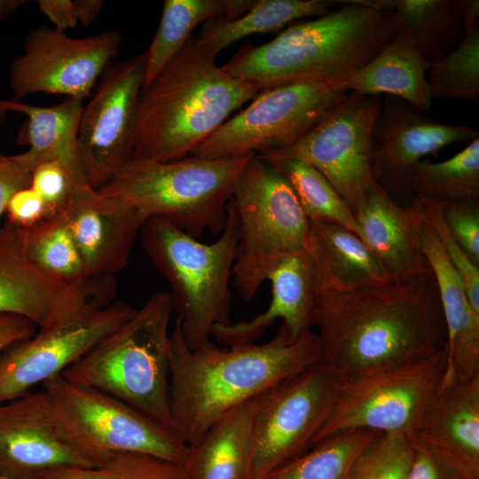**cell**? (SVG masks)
<instances>
[{
	"label": "cell",
	"instance_id": "obj_13",
	"mask_svg": "<svg viewBox=\"0 0 479 479\" xmlns=\"http://www.w3.org/2000/svg\"><path fill=\"white\" fill-rule=\"evenodd\" d=\"M122 40L117 30L75 38L54 27L35 28L11 65L15 100L42 92L83 101L118 55Z\"/></svg>",
	"mask_w": 479,
	"mask_h": 479
},
{
	"label": "cell",
	"instance_id": "obj_36",
	"mask_svg": "<svg viewBox=\"0 0 479 479\" xmlns=\"http://www.w3.org/2000/svg\"><path fill=\"white\" fill-rule=\"evenodd\" d=\"M36 479H192L185 463L139 452H119L90 467H66Z\"/></svg>",
	"mask_w": 479,
	"mask_h": 479
},
{
	"label": "cell",
	"instance_id": "obj_14",
	"mask_svg": "<svg viewBox=\"0 0 479 479\" xmlns=\"http://www.w3.org/2000/svg\"><path fill=\"white\" fill-rule=\"evenodd\" d=\"M232 274L245 302L255 297L264 280L271 284V300L266 310L248 320L215 325L210 335L220 345L254 342L279 318L294 336L314 327L317 296L305 249L279 255L236 256Z\"/></svg>",
	"mask_w": 479,
	"mask_h": 479
},
{
	"label": "cell",
	"instance_id": "obj_30",
	"mask_svg": "<svg viewBox=\"0 0 479 479\" xmlns=\"http://www.w3.org/2000/svg\"><path fill=\"white\" fill-rule=\"evenodd\" d=\"M253 0H165L156 33L145 52L143 87L150 83L192 36L201 23L246 13Z\"/></svg>",
	"mask_w": 479,
	"mask_h": 479
},
{
	"label": "cell",
	"instance_id": "obj_50",
	"mask_svg": "<svg viewBox=\"0 0 479 479\" xmlns=\"http://www.w3.org/2000/svg\"><path fill=\"white\" fill-rule=\"evenodd\" d=\"M6 113H7V112L4 111V110L1 107V106H0V124L3 122V121H4V116H5V114H6ZM0 155H1V154H0Z\"/></svg>",
	"mask_w": 479,
	"mask_h": 479
},
{
	"label": "cell",
	"instance_id": "obj_29",
	"mask_svg": "<svg viewBox=\"0 0 479 479\" xmlns=\"http://www.w3.org/2000/svg\"><path fill=\"white\" fill-rule=\"evenodd\" d=\"M359 1L390 12L397 33L410 41L428 63L452 51L460 43L461 34H465L454 0Z\"/></svg>",
	"mask_w": 479,
	"mask_h": 479
},
{
	"label": "cell",
	"instance_id": "obj_12",
	"mask_svg": "<svg viewBox=\"0 0 479 479\" xmlns=\"http://www.w3.org/2000/svg\"><path fill=\"white\" fill-rule=\"evenodd\" d=\"M381 101V95L349 91L295 144L260 155L306 161L330 182L353 211L363 192L375 182L370 165L371 136Z\"/></svg>",
	"mask_w": 479,
	"mask_h": 479
},
{
	"label": "cell",
	"instance_id": "obj_31",
	"mask_svg": "<svg viewBox=\"0 0 479 479\" xmlns=\"http://www.w3.org/2000/svg\"><path fill=\"white\" fill-rule=\"evenodd\" d=\"M337 3L339 1L333 0H257L238 19L216 18L206 21L198 37L217 55L246 36L276 32L298 19L323 15Z\"/></svg>",
	"mask_w": 479,
	"mask_h": 479
},
{
	"label": "cell",
	"instance_id": "obj_38",
	"mask_svg": "<svg viewBox=\"0 0 479 479\" xmlns=\"http://www.w3.org/2000/svg\"><path fill=\"white\" fill-rule=\"evenodd\" d=\"M412 437L379 433L360 452L345 479H406Z\"/></svg>",
	"mask_w": 479,
	"mask_h": 479
},
{
	"label": "cell",
	"instance_id": "obj_3",
	"mask_svg": "<svg viewBox=\"0 0 479 479\" xmlns=\"http://www.w3.org/2000/svg\"><path fill=\"white\" fill-rule=\"evenodd\" d=\"M216 54L192 35L139 93L130 159L187 157L259 91L227 74Z\"/></svg>",
	"mask_w": 479,
	"mask_h": 479
},
{
	"label": "cell",
	"instance_id": "obj_16",
	"mask_svg": "<svg viewBox=\"0 0 479 479\" xmlns=\"http://www.w3.org/2000/svg\"><path fill=\"white\" fill-rule=\"evenodd\" d=\"M145 64V52L112 62L83 106L78 144L88 182L94 190L107 184L130 157Z\"/></svg>",
	"mask_w": 479,
	"mask_h": 479
},
{
	"label": "cell",
	"instance_id": "obj_49",
	"mask_svg": "<svg viewBox=\"0 0 479 479\" xmlns=\"http://www.w3.org/2000/svg\"><path fill=\"white\" fill-rule=\"evenodd\" d=\"M25 0H0V21L25 4Z\"/></svg>",
	"mask_w": 479,
	"mask_h": 479
},
{
	"label": "cell",
	"instance_id": "obj_17",
	"mask_svg": "<svg viewBox=\"0 0 479 479\" xmlns=\"http://www.w3.org/2000/svg\"><path fill=\"white\" fill-rule=\"evenodd\" d=\"M231 201L239 220L236 256L279 255L304 249L310 221L287 178L268 159L251 154Z\"/></svg>",
	"mask_w": 479,
	"mask_h": 479
},
{
	"label": "cell",
	"instance_id": "obj_25",
	"mask_svg": "<svg viewBox=\"0 0 479 479\" xmlns=\"http://www.w3.org/2000/svg\"><path fill=\"white\" fill-rule=\"evenodd\" d=\"M416 201L421 248L437 287L447 331L444 379L471 378L479 373V316L473 310L463 282L435 229L424 218Z\"/></svg>",
	"mask_w": 479,
	"mask_h": 479
},
{
	"label": "cell",
	"instance_id": "obj_24",
	"mask_svg": "<svg viewBox=\"0 0 479 479\" xmlns=\"http://www.w3.org/2000/svg\"><path fill=\"white\" fill-rule=\"evenodd\" d=\"M0 106L6 112H19L27 116L16 141L28 148L12 155L22 168L32 173L42 163L57 161L69 176L73 192L90 186L78 144L82 100L65 98L57 105L43 107L4 99L0 100Z\"/></svg>",
	"mask_w": 479,
	"mask_h": 479
},
{
	"label": "cell",
	"instance_id": "obj_35",
	"mask_svg": "<svg viewBox=\"0 0 479 479\" xmlns=\"http://www.w3.org/2000/svg\"><path fill=\"white\" fill-rule=\"evenodd\" d=\"M377 434L349 429L332 435L264 479H345L357 455Z\"/></svg>",
	"mask_w": 479,
	"mask_h": 479
},
{
	"label": "cell",
	"instance_id": "obj_46",
	"mask_svg": "<svg viewBox=\"0 0 479 479\" xmlns=\"http://www.w3.org/2000/svg\"><path fill=\"white\" fill-rule=\"evenodd\" d=\"M37 5L55 29L66 32L67 29L76 27L78 23L72 0H39Z\"/></svg>",
	"mask_w": 479,
	"mask_h": 479
},
{
	"label": "cell",
	"instance_id": "obj_23",
	"mask_svg": "<svg viewBox=\"0 0 479 479\" xmlns=\"http://www.w3.org/2000/svg\"><path fill=\"white\" fill-rule=\"evenodd\" d=\"M304 249L317 301L397 283L365 242L338 224L310 222Z\"/></svg>",
	"mask_w": 479,
	"mask_h": 479
},
{
	"label": "cell",
	"instance_id": "obj_34",
	"mask_svg": "<svg viewBox=\"0 0 479 479\" xmlns=\"http://www.w3.org/2000/svg\"><path fill=\"white\" fill-rule=\"evenodd\" d=\"M269 161L287 178L310 222L338 224L361 239L352 209L318 169L295 158Z\"/></svg>",
	"mask_w": 479,
	"mask_h": 479
},
{
	"label": "cell",
	"instance_id": "obj_18",
	"mask_svg": "<svg viewBox=\"0 0 479 479\" xmlns=\"http://www.w3.org/2000/svg\"><path fill=\"white\" fill-rule=\"evenodd\" d=\"M113 277L70 283L43 270L24 253L17 226L0 228V312L23 317L39 328L113 300Z\"/></svg>",
	"mask_w": 479,
	"mask_h": 479
},
{
	"label": "cell",
	"instance_id": "obj_10",
	"mask_svg": "<svg viewBox=\"0 0 479 479\" xmlns=\"http://www.w3.org/2000/svg\"><path fill=\"white\" fill-rule=\"evenodd\" d=\"M446 367L445 346L421 360L340 381L332 413L312 445L349 429L398 433L412 437L442 386Z\"/></svg>",
	"mask_w": 479,
	"mask_h": 479
},
{
	"label": "cell",
	"instance_id": "obj_6",
	"mask_svg": "<svg viewBox=\"0 0 479 479\" xmlns=\"http://www.w3.org/2000/svg\"><path fill=\"white\" fill-rule=\"evenodd\" d=\"M227 221L211 244L200 242L170 222L152 216L143 224V247L171 287L186 346L195 349L210 341L215 325L230 324V277L239 242V220L231 200Z\"/></svg>",
	"mask_w": 479,
	"mask_h": 479
},
{
	"label": "cell",
	"instance_id": "obj_45",
	"mask_svg": "<svg viewBox=\"0 0 479 479\" xmlns=\"http://www.w3.org/2000/svg\"><path fill=\"white\" fill-rule=\"evenodd\" d=\"M36 326L20 316L0 312V356L14 344L35 334Z\"/></svg>",
	"mask_w": 479,
	"mask_h": 479
},
{
	"label": "cell",
	"instance_id": "obj_9",
	"mask_svg": "<svg viewBox=\"0 0 479 479\" xmlns=\"http://www.w3.org/2000/svg\"><path fill=\"white\" fill-rule=\"evenodd\" d=\"M339 385L318 361L258 395L242 479H264L307 452L332 413Z\"/></svg>",
	"mask_w": 479,
	"mask_h": 479
},
{
	"label": "cell",
	"instance_id": "obj_37",
	"mask_svg": "<svg viewBox=\"0 0 479 479\" xmlns=\"http://www.w3.org/2000/svg\"><path fill=\"white\" fill-rule=\"evenodd\" d=\"M432 97L478 101L479 26L466 31L448 54L429 64L427 78Z\"/></svg>",
	"mask_w": 479,
	"mask_h": 479
},
{
	"label": "cell",
	"instance_id": "obj_39",
	"mask_svg": "<svg viewBox=\"0 0 479 479\" xmlns=\"http://www.w3.org/2000/svg\"><path fill=\"white\" fill-rule=\"evenodd\" d=\"M417 199L424 218L433 226L444 251L465 287L468 302L479 316V266L465 253L450 233L443 215V200Z\"/></svg>",
	"mask_w": 479,
	"mask_h": 479
},
{
	"label": "cell",
	"instance_id": "obj_19",
	"mask_svg": "<svg viewBox=\"0 0 479 479\" xmlns=\"http://www.w3.org/2000/svg\"><path fill=\"white\" fill-rule=\"evenodd\" d=\"M478 137L467 125L441 122L400 98L384 95L371 136L373 177L389 196L411 191L410 172L425 156Z\"/></svg>",
	"mask_w": 479,
	"mask_h": 479
},
{
	"label": "cell",
	"instance_id": "obj_47",
	"mask_svg": "<svg viewBox=\"0 0 479 479\" xmlns=\"http://www.w3.org/2000/svg\"><path fill=\"white\" fill-rule=\"evenodd\" d=\"M103 2L100 0H75L74 6L77 21L82 26L91 25L97 19Z\"/></svg>",
	"mask_w": 479,
	"mask_h": 479
},
{
	"label": "cell",
	"instance_id": "obj_28",
	"mask_svg": "<svg viewBox=\"0 0 479 479\" xmlns=\"http://www.w3.org/2000/svg\"><path fill=\"white\" fill-rule=\"evenodd\" d=\"M256 397L228 412L188 445L186 466L192 479H242Z\"/></svg>",
	"mask_w": 479,
	"mask_h": 479
},
{
	"label": "cell",
	"instance_id": "obj_4",
	"mask_svg": "<svg viewBox=\"0 0 479 479\" xmlns=\"http://www.w3.org/2000/svg\"><path fill=\"white\" fill-rule=\"evenodd\" d=\"M340 3L323 15L288 27L267 43H245L222 68L259 92L346 77L373 59L397 31L390 12L359 0Z\"/></svg>",
	"mask_w": 479,
	"mask_h": 479
},
{
	"label": "cell",
	"instance_id": "obj_22",
	"mask_svg": "<svg viewBox=\"0 0 479 479\" xmlns=\"http://www.w3.org/2000/svg\"><path fill=\"white\" fill-rule=\"evenodd\" d=\"M353 213L361 240L397 282L433 276L421 248L415 200L402 207L374 182L360 196Z\"/></svg>",
	"mask_w": 479,
	"mask_h": 479
},
{
	"label": "cell",
	"instance_id": "obj_42",
	"mask_svg": "<svg viewBox=\"0 0 479 479\" xmlns=\"http://www.w3.org/2000/svg\"><path fill=\"white\" fill-rule=\"evenodd\" d=\"M30 187L43 200L47 216L61 212L73 193L69 176L57 161L38 165L32 171Z\"/></svg>",
	"mask_w": 479,
	"mask_h": 479
},
{
	"label": "cell",
	"instance_id": "obj_40",
	"mask_svg": "<svg viewBox=\"0 0 479 479\" xmlns=\"http://www.w3.org/2000/svg\"><path fill=\"white\" fill-rule=\"evenodd\" d=\"M443 215L453 239L479 266L478 199L444 201Z\"/></svg>",
	"mask_w": 479,
	"mask_h": 479
},
{
	"label": "cell",
	"instance_id": "obj_1",
	"mask_svg": "<svg viewBox=\"0 0 479 479\" xmlns=\"http://www.w3.org/2000/svg\"><path fill=\"white\" fill-rule=\"evenodd\" d=\"M320 361L340 381L429 357L447 331L434 277L319 299Z\"/></svg>",
	"mask_w": 479,
	"mask_h": 479
},
{
	"label": "cell",
	"instance_id": "obj_2",
	"mask_svg": "<svg viewBox=\"0 0 479 479\" xmlns=\"http://www.w3.org/2000/svg\"><path fill=\"white\" fill-rule=\"evenodd\" d=\"M320 359L317 333L294 336L284 325L263 344L220 348L209 341L190 349L177 318L169 343L174 432L190 445L236 406Z\"/></svg>",
	"mask_w": 479,
	"mask_h": 479
},
{
	"label": "cell",
	"instance_id": "obj_21",
	"mask_svg": "<svg viewBox=\"0 0 479 479\" xmlns=\"http://www.w3.org/2000/svg\"><path fill=\"white\" fill-rule=\"evenodd\" d=\"M89 277H113L128 264L145 219L91 186L74 192L61 211Z\"/></svg>",
	"mask_w": 479,
	"mask_h": 479
},
{
	"label": "cell",
	"instance_id": "obj_11",
	"mask_svg": "<svg viewBox=\"0 0 479 479\" xmlns=\"http://www.w3.org/2000/svg\"><path fill=\"white\" fill-rule=\"evenodd\" d=\"M344 79L289 83L260 91L191 156L222 159L290 147L344 98Z\"/></svg>",
	"mask_w": 479,
	"mask_h": 479
},
{
	"label": "cell",
	"instance_id": "obj_15",
	"mask_svg": "<svg viewBox=\"0 0 479 479\" xmlns=\"http://www.w3.org/2000/svg\"><path fill=\"white\" fill-rule=\"evenodd\" d=\"M135 311L124 302L90 307L10 347L0 356V404L61 374Z\"/></svg>",
	"mask_w": 479,
	"mask_h": 479
},
{
	"label": "cell",
	"instance_id": "obj_26",
	"mask_svg": "<svg viewBox=\"0 0 479 479\" xmlns=\"http://www.w3.org/2000/svg\"><path fill=\"white\" fill-rule=\"evenodd\" d=\"M415 436L479 476V373L444 379Z\"/></svg>",
	"mask_w": 479,
	"mask_h": 479
},
{
	"label": "cell",
	"instance_id": "obj_44",
	"mask_svg": "<svg viewBox=\"0 0 479 479\" xmlns=\"http://www.w3.org/2000/svg\"><path fill=\"white\" fill-rule=\"evenodd\" d=\"M31 174L12 155H0V222L12 197L17 192L30 187Z\"/></svg>",
	"mask_w": 479,
	"mask_h": 479
},
{
	"label": "cell",
	"instance_id": "obj_8",
	"mask_svg": "<svg viewBox=\"0 0 479 479\" xmlns=\"http://www.w3.org/2000/svg\"><path fill=\"white\" fill-rule=\"evenodd\" d=\"M61 436L93 467L119 452H139L186 464L189 446L173 431L120 400L54 376L43 384Z\"/></svg>",
	"mask_w": 479,
	"mask_h": 479
},
{
	"label": "cell",
	"instance_id": "obj_32",
	"mask_svg": "<svg viewBox=\"0 0 479 479\" xmlns=\"http://www.w3.org/2000/svg\"><path fill=\"white\" fill-rule=\"evenodd\" d=\"M409 182L415 198L443 201L478 199L479 137L444 161L421 160L411 170Z\"/></svg>",
	"mask_w": 479,
	"mask_h": 479
},
{
	"label": "cell",
	"instance_id": "obj_27",
	"mask_svg": "<svg viewBox=\"0 0 479 479\" xmlns=\"http://www.w3.org/2000/svg\"><path fill=\"white\" fill-rule=\"evenodd\" d=\"M429 64L397 33L373 59L345 77L344 86L348 92L397 97L426 113L433 99L426 77Z\"/></svg>",
	"mask_w": 479,
	"mask_h": 479
},
{
	"label": "cell",
	"instance_id": "obj_41",
	"mask_svg": "<svg viewBox=\"0 0 479 479\" xmlns=\"http://www.w3.org/2000/svg\"><path fill=\"white\" fill-rule=\"evenodd\" d=\"M406 479H479V476L470 475L450 457L413 436Z\"/></svg>",
	"mask_w": 479,
	"mask_h": 479
},
{
	"label": "cell",
	"instance_id": "obj_20",
	"mask_svg": "<svg viewBox=\"0 0 479 479\" xmlns=\"http://www.w3.org/2000/svg\"><path fill=\"white\" fill-rule=\"evenodd\" d=\"M93 467L59 434L43 389L0 404V475L36 479L43 471Z\"/></svg>",
	"mask_w": 479,
	"mask_h": 479
},
{
	"label": "cell",
	"instance_id": "obj_5",
	"mask_svg": "<svg viewBox=\"0 0 479 479\" xmlns=\"http://www.w3.org/2000/svg\"><path fill=\"white\" fill-rule=\"evenodd\" d=\"M173 310L169 292L152 294L60 375L104 392L174 432L169 368Z\"/></svg>",
	"mask_w": 479,
	"mask_h": 479
},
{
	"label": "cell",
	"instance_id": "obj_48",
	"mask_svg": "<svg viewBox=\"0 0 479 479\" xmlns=\"http://www.w3.org/2000/svg\"><path fill=\"white\" fill-rule=\"evenodd\" d=\"M454 4L462 22L464 33L478 25V0H454Z\"/></svg>",
	"mask_w": 479,
	"mask_h": 479
},
{
	"label": "cell",
	"instance_id": "obj_7",
	"mask_svg": "<svg viewBox=\"0 0 479 479\" xmlns=\"http://www.w3.org/2000/svg\"><path fill=\"white\" fill-rule=\"evenodd\" d=\"M250 156L190 155L165 162L129 159L96 191L130 206L145 220L166 219L194 239L206 232L217 235L225 227L227 204Z\"/></svg>",
	"mask_w": 479,
	"mask_h": 479
},
{
	"label": "cell",
	"instance_id": "obj_51",
	"mask_svg": "<svg viewBox=\"0 0 479 479\" xmlns=\"http://www.w3.org/2000/svg\"><path fill=\"white\" fill-rule=\"evenodd\" d=\"M0 479H10V478L5 477V476L0 475Z\"/></svg>",
	"mask_w": 479,
	"mask_h": 479
},
{
	"label": "cell",
	"instance_id": "obj_33",
	"mask_svg": "<svg viewBox=\"0 0 479 479\" xmlns=\"http://www.w3.org/2000/svg\"><path fill=\"white\" fill-rule=\"evenodd\" d=\"M18 228L26 255L50 274L70 283L89 277L62 212L28 228Z\"/></svg>",
	"mask_w": 479,
	"mask_h": 479
},
{
	"label": "cell",
	"instance_id": "obj_43",
	"mask_svg": "<svg viewBox=\"0 0 479 479\" xmlns=\"http://www.w3.org/2000/svg\"><path fill=\"white\" fill-rule=\"evenodd\" d=\"M8 223L20 227H31L47 217L46 207L31 188L17 192L10 200L6 211Z\"/></svg>",
	"mask_w": 479,
	"mask_h": 479
}]
</instances>
